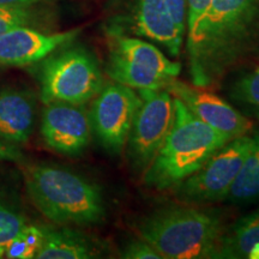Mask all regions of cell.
<instances>
[{"label":"cell","mask_w":259,"mask_h":259,"mask_svg":"<svg viewBox=\"0 0 259 259\" xmlns=\"http://www.w3.org/2000/svg\"><path fill=\"white\" fill-rule=\"evenodd\" d=\"M136 32L166 48L171 57H178L185 32L180 30L164 0H137L135 10Z\"/></svg>","instance_id":"obj_12"},{"label":"cell","mask_w":259,"mask_h":259,"mask_svg":"<svg viewBox=\"0 0 259 259\" xmlns=\"http://www.w3.org/2000/svg\"><path fill=\"white\" fill-rule=\"evenodd\" d=\"M44 240L42 227L25 225L6 248L4 257L9 259H31L40 250Z\"/></svg>","instance_id":"obj_20"},{"label":"cell","mask_w":259,"mask_h":259,"mask_svg":"<svg viewBox=\"0 0 259 259\" xmlns=\"http://www.w3.org/2000/svg\"><path fill=\"white\" fill-rule=\"evenodd\" d=\"M259 38V0H212L187 38L193 85L212 88L253 51Z\"/></svg>","instance_id":"obj_1"},{"label":"cell","mask_w":259,"mask_h":259,"mask_svg":"<svg viewBox=\"0 0 259 259\" xmlns=\"http://www.w3.org/2000/svg\"><path fill=\"white\" fill-rule=\"evenodd\" d=\"M252 144V134L229 141L198 170L174 187L173 193L177 199L186 204L213 203L226 199Z\"/></svg>","instance_id":"obj_6"},{"label":"cell","mask_w":259,"mask_h":259,"mask_svg":"<svg viewBox=\"0 0 259 259\" xmlns=\"http://www.w3.org/2000/svg\"><path fill=\"white\" fill-rule=\"evenodd\" d=\"M107 74L113 82L135 89L136 92L166 89L168 80L170 79L147 67L132 63L115 52H109Z\"/></svg>","instance_id":"obj_17"},{"label":"cell","mask_w":259,"mask_h":259,"mask_svg":"<svg viewBox=\"0 0 259 259\" xmlns=\"http://www.w3.org/2000/svg\"><path fill=\"white\" fill-rule=\"evenodd\" d=\"M25 225L24 216L0 202V258H4L8 246Z\"/></svg>","instance_id":"obj_21"},{"label":"cell","mask_w":259,"mask_h":259,"mask_svg":"<svg viewBox=\"0 0 259 259\" xmlns=\"http://www.w3.org/2000/svg\"><path fill=\"white\" fill-rule=\"evenodd\" d=\"M212 0H186V30L187 38L197 30L204 15L211 5Z\"/></svg>","instance_id":"obj_23"},{"label":"cell","mask_w":259,"mask_h":259,"mask_svg":"<svg viewBox=\"0 0 259 259\" xmlns=\"http://www.w3.org/2000/svg\"><path fill=\"white\" fill-rule=\"evenodd\" d=\"M220 258L259 259V209L238 220L226 231Z\"/></svg>","instance_id":"obj_16"},{"label":"cell","mask_w":259,"mask_h":259,"mask_svg":"<svg viewBox=\"0 0 259 259\" xmlns=\"http://www.w3.org/2000/svg\"><path fill=\"white\" fill-rule=\"evenodd\" d=\"M32 21L29 6H0V35L18 27H28Z\"/></svg>","instance_id":"obj_22"},{"label":"cell","mask_w":259,"mask_h":259,"mask_svg":"<svg viewBox=\"0 0 259 259\" xmlns=\"http://www.w3.org/2000/svg\"><path fill=\"white\" fill-rule=\"evenodd\" d=\"M120 257L125 259H163L153 246L142 238L128 241L121 251Z\"/></svg>","instance_id":"obj_24"},{"label":"cell","mask_w":259,"mask_h":259,"mask_svg":"<svg viewBox=\"0 0 259 259\" xmlns=\"http://www.w3.org/2000/svg\"><path fill=\"white\" fill-rule=\"evenodd\" d=\"M137 232L163 259H206L220 258L226 229L215 212L184 203L149 213Z\"/></svg>","instance_id":"obj_2"},{"label":"cell","mask_w":259,"mask_h":259,"mask_svg":"<svg viewBox=\"0 0 259 259\" xmlns=\"http://www.w3.org/2000/svg\"><path fill=\"white\" fill-rule=\"evenodd\" d=\"M174 103L173 126L150 166L142 174L144 185L156 191L173 190L233 139L199 120L176 97Z\"/></svg>","instance_id":"obj_4"},{"label":"cell","mask_w":259,"mask_h":259,"mask_svg":"<svg viewBox=\"0 0 259 259\" xmlns=\"http://www.w3.org/2000/svg\"><path fill=\"white\" fill-rule=\"evenodd\" d=\"M171 17L180 30L186 31V0H164Z\"/></svg>","instance_id":"obj_25"},{"label":"cell","mask_w":259,"mask_h":259,"mask_svg":"<svg viewBox=\"0 0 259 259\" xmlns=\"http://www.w3.org/2000/svg\"><path fill=\"white\" fill-rule=\"evenodd\" d=\"M41 136L51 150L66 156H78L88 148L92 125L85 105L51 102L45 105Z\"/></svg>","instance_id":"obj_9"},{"label":"cell","mask_w":259,"mask_h":259,"mask_svg":"<svg viewBox=\"0 0 259 259\" xmlns=\"http://www.w3.org/2000/svg\"><path fill=\"white\" fill-rule=\"evenodd\" d=\"M142 99L135 89L116 82L105 83L93 99L89 112L93 134L108 153L120 154Z\"/></svg>","instance_id":"obj_8"},{"label":"cell","mask_w":259,"mask_h":259,"mask_svg":"<svg viewBox=\"0 0 259 259\" xmlns=\"http://www.w3.org/2000/svg\"><path fill=\"white\" fill-rule=\"evenodd\" d=\"M23 154L17 145L0 139V161H21Z\"/></svg>","instance_id":"obj_26"},{"label":"cell","mask_w":259,"mask_h":259,"mask_svg":"<svg viewBox=\"0 0 259 259\" xmlns=\"http://www.w3.org/2000/svg\"><path fill=\"white\" fill-rule=\"evenodd\" d=\"M36 100L31 93L15 88L0 90V139L19 145L32 134Z\"/></svg>","instance_id":"obj_13"},{"label":"cell","mask_w":259,"mask_h":259,"mask_svg":"<svg viewBox=\"0 0 259 259\" xmlns=\"http://www.w3.org/2000/svg\"><path fill=\"white\" fill-rule=\"evenodd\" d=\"M80 29L61 32H42L29 27H18L0 35V65L28 66L38 63L78 36Z\"/></svg>","instance_id":"obj_11"},{"label":"cell","mask_w":259,"mask_h":259,"mask_svg":"<svg viewBox=\"0 0 259 259\" xmlns=\"http://www.w3.org/2000/svg\"><path fill=\"white\" fill-rule=\"evenodd\" d=\"M111 52L120 54L141 66L154 71L167 78H176L179 76L181 66L179 63L170 60L150 42L138 37L125 36L118 31L111 32Z\"/></svg>","instance_id":"obj_15"},{"label":"cell","mask_w":259,"mask_h":259,"mask_svg":"<svg viewBox=\"0 0 259 259\" xmlns=\"http://www.w3.org/2000/svg\"><path fill=\"white\" fill-rule=\"evenodd\" d=\"M231 96L259 120V66L236 80L231 89Z\"/></svg>","instance_id":"obj_19"},{"label":"cell","mask_w":259,"mask_h":259,"mask_svg":"<svg viewBox=\"0 0 259 259\" xmlns=\"http://www.w3.org/2000/svg\"><path fill=\"white\" fill-rule=\"evenodd\" d=\"M138 94L142 103L135 116L126 147L132 169L143 174L173 126L176 103L167 89L142 90Z\"/></svg>","instance_id":"obj_7"},{"label":"cell","mask_w":259,"mask_h":259,"mask_svg":"<svg viewBox=\"0 0 259 259\" xmlns=\"http://www.w3.org/2000/svg\"><path fill=\"white\" fill-rule=\"evenodd\" d=\"M252 135L253 144L226 198L231 203L259 202V130Z\"/></svg>","instance_id":"obj_18"},{"label":"cell","mask_w":259,"mask_h":259,"mask_svg":"<svg viewBox=\"0 0 259 259\" xmlns=\"http://www.w3.org/2000/svg\"><path fill=\"white\" fill-rule=\"evenodd\" d=\"M47 0H0V6H31Z\"/></svg>","instance_id":"obj_27"},{"label":"cell","mask_w":259,"mask_h":259,"mask_svg":"<svg viewBox=\"0 0 259 259\" xmlns=\"http://www.w3.org/2000/svg\"><path fill=\"white\" fill-rule=\"evenodd\" d=\"M166 89L194 116L221 134L236 138L253 132L254 125L250 118L205 88L184 83L176 77L168 80Z\"/></svg>","instance_id":"obj_10"},{"label":"cell","mask_w":259,"mask_h":259,"mask_svg":"<svg viewBox=\"0 0 259 259\" xmlns=\"http://www.w3.org/2000/svg\"><path fill=\"white\" fill-rule=\"evenodd\" d=\"M44 228V240L36 259H90L101 255V245L84 233L63 226Z\"/></svg>","instance_id":"obj_14"},{"label":"cell","mask_w":259,"mask_h":259,"mask_svg":"<svg viewBox=\"0 0 259 259\" xmlns=\"http://www.w3.org/2000/svg\"><path fill=\"white\" fill-rule=\"evenodd\" d=\"M105 80L96 58L83 47H61L45 58L40 69L42 102L85 105Z\"/></svg>","instance_id":"obj_5"},{"label":"cell","mask_w":259,"mask_h":259,"mask_svg":"<svg viewBox=\"0 0 259 259\" xmlns=\"http://www.w3.org/2000/svg\"><path fill=\"white\" fill-rule=\"evenodd\" d=\"M31 202L45 218L61 226L92 227L106 219L99 186L66 168L37 163L25 170Z\"/></svg>","instance_id":"obj_3"}]
</instances>
